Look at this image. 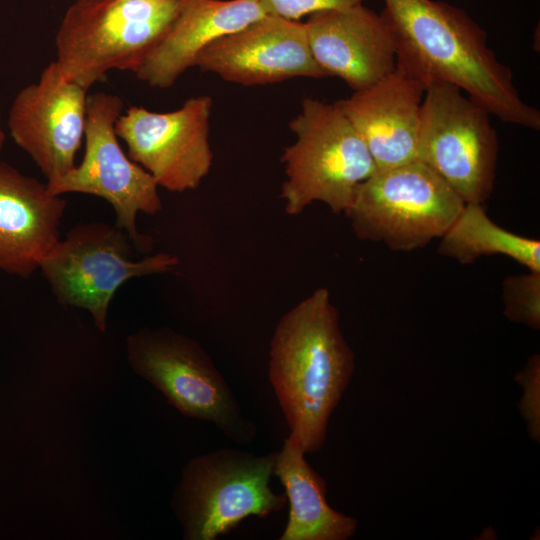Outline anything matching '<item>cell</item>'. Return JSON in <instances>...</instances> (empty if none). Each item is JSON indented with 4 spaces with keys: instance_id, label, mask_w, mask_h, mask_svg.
Here are the masks:
<instances>
[{
    "instance_id": "1",
    "label": "cell",
    "mask_w": 540,
    "mask_h": 540,
    "mask_svg": "<svg viewBox=\"0 0 540 540\" xmlns=\"http://www.w3.org/2000/svg\"><path fill=\"white\" fill-rule=\"evenodd\" d=\"M395 38L396 67L426 88L459 87L501 121L540 129V112L525 103L511 69L489 47L486 31L464 10L437 0H383Z\"/></svg>"
},
{
    "instance_id": "2",
    "label": "cell",
    "mask_w": 540,
    "mask_h": 540,
    "mask_svg": "<svg viewBox=\"0 0 540 540\" xmlns=\"http://www.w3.org/2000/svg\"><path fill=\"white\" fill-rule=\"evenodd\" d=\"M354 370V352L327 288H317L281 316L270 341L268 376L290 435L305 454L323 447Z\"/></svg>"
},
{
    "instance_id": "3",
    "label": "cell",
    "mask_w": 540,
    "mask_h": 540,
    "mask_svg": "<svg viewBox=\"0 0 540 540\" xmlns=\"http://www.w3.org/2000/svg\"><path fill=\"white\" fill-rule=\"evenodd\" d=\"M190 1L75 0L56 33L55 62L86 89L114 69L135 73Z\"/></svg>"
},
{
    "instance_id": "4",
    "label": "cell",
    "mask_w": 540,
    "mask_h": 540,
    "mask_svg": "<svg viewBox=\"0 0 540 540\" xmlns=\"http://www.w3.org/2000/svg\"><path fill=\"white\" fill-rule=\"evenodd\" d=\"M289 127L296 141L281 155L286 213L298 215L315 201L344 213L357 187L377 171L363 139L334 103L313 98L302 100Z\"/></svg>"
},
{
    "instance_id": "5",
    "label": "cell",
    "mask_w": 540,
    "mask_h": 540,
    "mask_svg": "<svg viewBox=\"0 0 540 540\" xmlns=\"http://www.w3.org/2000/svg\"><path fill=\"white\" fill-rule=\"evenodd\" d=\"M276 452L255 455L222 448L192 458L182 471L173 507L187 540H215L250 516L281 511L285 493L270 487Z\"/></svg>"
},
{
    "instance_id": "6",
    "label": "cell",
    "mask_w": 540,
    "mask_h": 540,
    "mask_svg": "<svg viewBox=\"0 0 540 540\" xmlns=\"http://www.w3.org/2000/svg\"><path fill=\"white\" fill-rule=\"evenodd\" d=\"M464 205L435 171L414 160L373 173L344 214L359 239L407 252L440 238Z\"/></svg>"
},
{
    "instance_id": "7",
    "label": "cell",
    "mask_w": 540,
    "mask_h": 540,
    "mask_svg": "<svg viewBox=\"0 0 540 540\" xmlns=\"http://www.w3.org/2000/svg\"><path fill=\"white\" fill-rule=\"evenodd\" d=\"M134 249L115 224L81 222L59 239L39 270L60 304L87 310L104 332L110 302L126 281L171 272L180 263L162 252L134 260Z\"/></svg>"
},
{
    "instance_id": "8",
    "label": "cell",
    "mask_w": 540,
    "mask_h": 540,
    "mask_svg": "<svg viewBox=\"0 0 540 540\" xmlns=\"http://www.w3.org/2000/svg\"><path fill=\"white\" fill-rule=\"evenodd\" d=\"M127 359L183 415L213 424L239 444L255 438V424L195 340L168 327L143 328L127 337Z\"/></svg>"
},
{
    "instance_id": "9",
    "label": "cell",
    "mask_w": 540,
    "mask_h": 540,
    "mask_svg": "<svg viewBox=\"0 0 540 540\" xmlns=\"http://www.w3.org/2000/svg\"><path fill=\"white\" fill-rule=\"evenodd\" d=\"M449 83L426 88L416 160L435 171L465 203L483 204L493 191L497 133L491 114Z\"/></svg>"
},
{
    "instance_id": "10",
    "label": "cell",
    "mask_w": 540,
    "mask_h": 540,
    "mask_svg": "<svg viewBox=\"0 0 540 540\" xmlns=\"http://www.w3.org/2000/svg\"><path fill=\"white\" fill-rule=\"evenodd\" d=\"M123 111L122 99L98 92L87 98L85 152L80 164L63 176L47 181L54 195L83 193L106 200L115 212V225L128 233L136 250L151 249V238L138 232L139 212L162 210L158 184L121 148L115 124Z\"/></svg>"
},
{
    "instance_id": "11",
    "label": "cell",
    "mask_w": 540,
    "mask_h": 540,
    "mask_svg": "<svg viewBox=\"0 0 540 540\" xmlns=\"http://www.w3.org/2000/svg\"><path fill=\"white\" fill-rule=\"evenodd\" d=\"M212 98L187 99L177 110L153 112L130 106L116 121L115 132L127 155L170 192L194 190L208 175L213 153L209 143Z\"/></svg>"
},
{
    "instance_id": "12",
    "label": "cell",
    "mask_w": 540,
    "mask_h": 540,
    "mask_svg": "<svg viewBox=\"0 0 540 540\" xmlns=\"http://www.w3.org/2000/svg\"><path fill=\"white\" fill-rule=\"evenodd\" d=\"M87 91L62 75L55 61L37 83L22 88L8 113L14 142L36 163L47 181L75 167L86 124Z\"/></svg>"
},
{
    "instance_id": "13",
    "label": "cell",
    "mask_w": 540,
    "mask_h": 540,
    "mask_svg": "<svg viewBox=\"0 0 540 540\" xmlns=\"http://www.w3.org/2000/svg\"><path fill=\"white\" fill-rule=\"evenodd\" d=\"M195 66L244 86L326 77L312 56L304 22L273 15L216 39Z\"/></svg>"
},
{
    "instance_id": "14",
    "label": "cell",
    "mask_w": 540,
    "mask_h": 540,
    "mask_svg": "<svg viewBox=\"0 0 540 540\" xmlns=\"http://www.w3.org/2000/svg\"><path fill=\"white\" fill-rule=\"evenodd\" d=\"M304 24L317 65L353 91L374 85L396 68L394 34L382 13L358 4L313 13Z\"/></svg>"
},
{
    "instance_id": "15",
    "label": "cell",
    "mask_w": 540,
    "mask_h": 540,
    "mask_svg": "<svg viewBox=\"0 0 540 540\" xmlns=\"http://www.w3.org/2000/svg\"><path fill=\"white\" fill-rule=\"evenodd\" d=\"M425 91L396 67L374 85L334 102L363 139L377 170L416 160Z\"/></svg>"
},
{
    "instance_id": "16",
    "label": "cell",
    "mask_w": 540,
    "mask_h": 540,
    "mask_svg": "<svg viewBox=\"0 0 540 540\" xmlns=\"http://www.w3.org/2000/svg\"><path fill=\"white\" fill-rule=\"evenodd\" d=\"M67 202L0 161V271L29 278L60 239Z\"/></svg>"
},
{
    "instance_id": "17",
    "label": "cell",
    "mask_w": 540,
    "mask_h": 540,
    "mask_svg": "<svg viewBox=\"0 0 540 540\" xmlns=\"http://www.w3.org/2000/svg\"><path fill=\"white\" fill-rule=\"evenodd\" d=\"M265 15L259 0H191L135 74L152 87L168 88L209 44Z\"/></svg>"
},
{
    "instance_id": "18",
    "label": "cell",
    "mask_w": 540,
    "mask_h": 540,
    "mask_svg": "<svg viewBox=\"0 0 540 540\" xmlns=\"http://www.w3.org/2000/svg\"><path fill=\"white\" fill-rule=\"evenodd\" d=\"M273 475L285 489L288 522L279 540H347L355 534V518L327 502L325 480L305 459L298 441L289 435L276 452Z\"/></svg>"
},
{
    "instance_id": "19",
    "label": "cell",
    "mask_w": 540,
    "mask_h": 540,
    "mask_svg": "<svg viewBox=\"0 0 540 540\" xmlns=\"http://www.w3.org/2000/svg\"><path fill=\"white\" fill-rule=\"evenodd\" d=\"M440 239L439 254L461 264L504 255L528 270L540 271V242L500 227L488 217L483 204L465 203Z\"/></svg>"
},
{
    "instance_id": "20",
    "label": "cell",
    "mask_w": 540,
    "mask_h": 540,
    "mask_svg": "<svg viewBox=\"0 0 540 540\" xmlns=\"http://www.w3.org/2000/svg\"><path fill=\"white\" fill-rule=\"evenodd\" d=\"M504 316L531 329H540V271L508 276L502 283Z\"/></svg>"
},
{
    "instance_id": "21",
    "label": "cell",
    "mask_w": 540,
    "mask_h": 540,
    "mask_svg": "<svg viewBox=\"0 0 540 540\" xmlns=\"http://www.w3.org/2000/svg\"><path fill=\"white\" fill-rule=\"evenodd\" d=\"M515 380L522 387L523 394L519 401V413L524 419L529 437L540 441V355H531L525 366L515 375Z\"/></svg>"
},
{
    "instance_id": "22",
    "label": "cell",
    "mask_w": 540,
    "mask_h": 540,
    "mask_svg": "<svg viewBox=\"0 0 540 540\" xmlns=\"http://www.w3.org/2000/svg\"><path fill=\"white\" fill-rule=\"evenodd\" d=\"M364 0H259L267 15L300 21L306 15L330 10L344 9Z\"/></svg>"
},
{
    "instance_id": "23",
    "label": "cell",
    "mask_w": 540,
    "mask_h": 540,
    "mask_svg": "<svg viewBox=\"0 0 540 540\" xmlns=\"http://www.w3.org/2000/svg\"><path fill=\"white\" fill-rule=\"evenodd\" d=\"M0 118H1V110H0ZM5 133L2 130L1 123H0V151L2 150L4 143H5Z\"/></svg>"
},
{
    "instance_id": "24",
    "label": "cell",
    "mask_w": 540,
    "mask_h": 540,
    "mask_svg": "<svg viewBox=\"0 0 540 540\" xmlns=\"http://www.w3.org/2000/svg\"><path fill=\"white\" fill-rule=\"evenodd\" d=\"M77 1H88V0H77Z\"/></svg>"
}]
</instances>
